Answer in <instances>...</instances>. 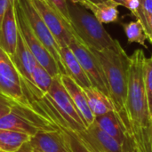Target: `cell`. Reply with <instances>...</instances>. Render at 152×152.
Returning <instances> with one entry per match:
<instances>
[{
    "instance_id": "6",
    "label": "cell",
    "mask_w": 152,
    "mask_h": 152,
    "mask_svg": "<svg viewBox=\"0 0 152 152\" xmlns=\"http://www.w3.org/2000/svg\"><path fill=\"white\" fill-rule=\"evenodd\" d=\"M14 7L19 32L27 44L28 47L33 53L37 61L41 66H43L53 77L60 75L61 71L56 61L47 51L45 45L39 41V39L36 37L35 33L31 29L19 0H14Z\"/></svg>"
},
{
    "instance_id": "26",
    "label": "cell",
    "mask_w": 152,
    "mask_h": 152,
    "mask_svg": "<svg viewBox=\"0 0 152 152\" xmlns=\"http://www.w3.org/2000/svg\"><path fill=\"white\" fill-rule=\"evenodd\" d=\"M14 103L16 102H14L10 98L0 93V118H2L4 116H5L11 111Z\"/></svg>"
},
{
    "instance_id": "8",
    "label": "cell",
    "mask_w": 152,
    "mask_h": 152,
    "mask_svg": "<svg viewBox=\"0 0 152 152\" xmlns=\"http://www.w3.org/2000/svg\"><path fill=\"white\" fill-rule=\"evenodd\" d=\"M69 47L78 60L92 86L110 97L108 83L103 72V69L93 51L75 37L69 44Z\"/></svg>"
},
{
    "instance_id": "27",
    "label": "cell",
    "mask_w": 152,
    "mask_h": 152,
    "mask_svg": "<svg viewBox=\"0 0 152 152\" xmlns=\"http://www.w3.org/2000/svg\"><path fill=\"white\" fill-rule=\"evenodd\" d=\"M74 3H77L82 6H84L85 8H86L87 10L91 11L93 9V7L95 4H103V3H107L110 2L111 0H70Z\"/></svg>"
},
{
    "instance_id": "34",
    "label": "cell",
    "mask_w": 152,
    "mask_h": 152,
    "mask_svg": "<svg viewBox=\"0 0 152 152\" xmlns=\"http://www.w3.org/2000/svg\"><path fill=\"white\" fill-rule=\"evenodd\" d=\"M65 152H72V151H71V149H70V147H69V150H68L67 151H65Z\"/></svg>"
},
{
    "instance_id": "21",
    "label": "cell",
    "mask_w": 152,
    "mask_h": 152,
    "mask_svg": "<svg viewBox=\"0 0 152 152\" xmlns=\"http://www.w3.org/2000/svg\"><path fill=\"white\" fill-rule=\"evenodd\" d=\"M53 77L38 62L36 63L32 72V80L36 88L42 95H45L53 83Z\"/></svg>"
},
{
    "instance_id": "7",
    "label": "cell",
    "mask_w": 152,
    "mask_h": 152,
    "mask_svg": "<svg viewBox=\"0 0 152 152\" xmlns=\"http://www.w3.org/2000/svg\"><path fill=\"white\" fill-rule=\"evenodd\" d=\"M0 93L14 102L32 107L23 89L21 77L15 68L11 56L0 47Z\"/></svg>"
},
{
    "instance_id": "14",
    "label": "cell",
    "mask_w": 152,
    "mask_h": 152,
    "mask_svg": "<svg viewBox=\"0 0 152 152\" xmlns=\"http://www.w3.org/2000/svg\"><path fill=\"white\" fill-rule=\"evenodd\" d=\"M29 143L34 150L40 152H65L69 150V142L59 128L56 131L37 133Z\"/></svg>"
},
{
    "instance_id": "28",
    "label": "cell",
    "mask_w": 152,
    "mask_h": 152,
    "mask_svg": "<svg viewBox=\"0 0 152 152\" xmlns=\"http://www.w3.org/2000/svg\"><path fill=\"white\" fill-rule=\"evenodd\" d=\"M125 7H126L133 14H134L140 7V2L139 0H126Z\"/></svg>"
},
{
    "instance_id": "9",
    "label": "cell",
    "mask_w": 152,
    "mask_h": 152,
    "mask_svg": "<svg viewBox=\"0 0 152 152\" xmlns=\"http://www.w3.org/2000/svg\"><path fill=\"white\" fill-rule=\"evenodd\" d=\"M20 6L25 13V16L28 21V24L35 33L36 37L39 39V41L45 45L47 51L52 54V56L56 61L61 74L66 75L65 69L61 63V56H60V45H58L56 39L53 36L52 32L46 26L45 22L42 19L41 15L37 12V10L33 5L30 0H19Z\"/></svg>"
},
{
    "instance_id": "22",
    "label": "cell",
    "mask_w": 152,
    "mask_h": 152,
    "mask_svg": "<svg viewBox=\"0 0 152 152\" xmlns=\"http://www.w3.org/2000/svg\"><path fill=\"white\" fill-rule=\"evenodd\" d=\"M123 27L129 43H138L143 47L147 48L145 41L148 39V37L140 20H137L135 21H131L129 23L124 24Z\"/></svg>"
},
{
    "instance_id": "16",
    "label": "cell",
    "mask_w": 152,
    "mask_h": 152,
    "mask_svg": "<svg viewBox=\"0 0 152 152\" xmlns=\"http://www.w3.org/2000/svg\"><path fill=\"white\" fill-rule=\"evenodd\" d=\"M61 80L64 87L69 94L76 108L77 109V110H78L81 118H83V121L87 128L90 125H92L94 123L95 117L89 108L87 99H86V94H85L83 88H81L68 75L61 74Z\"/></svg>"
},
{
    "instance_id": "18",
    "label": "cell",
    "mask_w": 152,
    "mask_h": 152,
    "mask_svg": "<svg viewBox=\"0 0 152 152\" xmlns=\"http://www.w3.org/2000/svg\"><path fill=\"white\" fill-rule=\"evenodd\" d=\"M83 90L86 94L89 108L94 117L116 110L111 99L99 89L91 86Z\"/></svg>"
},
{
    "instance_id": "20",
    "label": "cell",
    "mask_w": 152,
    "mask_h": 152,
    "mask_svg": "<svg viewBox=\"0 0 152 152\" xmlns=\"http://www.w3.org/2000/svg\"><path fill=\"white\" fill-rule=\"evenodd\" d=\"M118 4L113 1H110L103 4H95L91 12L97 18V20L102 24H108L114 22L118 20Z\"/></svg>"
},
{
    "instance_id": "10",
    "label": "cell",
    "mask_w": 152,
    "mask_h": 152,
    "mask_svg": "<svg viewBox=\"0 0 152 152\" xmlns=\"http://www.w3.org/2000/svg\"><path fill=\"white\" fill-rule=\"evenodd\" d=\"M32 100L63 133L72 152H94L77 133L69 127L66 121L45 96H43L42 98L33 97Z\"/></svg>"
},
{
    "instance_id": "30",
    "label": "cell",
    "mask_w": 152,
    "mask_h": 152,
    "mask_svg": "<svg viewBox=\"0 0 152 152\" xmlns=\"http://www.w3.org/2000/svg\"><path fill=\"white\" fill-rule=\"evenodd\" d=\"M139 2L142 9L145 12L152 14V0H139Z\"/></svg>"
},
{
    "instance_id": "23",
    "label": "cell",
    "mask_w": 152,
    "mask_h": 152,
    "mask_svg": "<svg viewBox=\"0 0 152 152\" xmlns=\"http://www.w3.org/2000/svg\"><path fill=\"white\" fill-rule=\"evenodd\" d=\"M144 85L150 114L152 118V56L144 61Z\"/></svg>"
},
{
    "instance_id": "19",
    "label": "cell",
    "mask_w": 152,
    "mask_h": 152,
    "mask_svg": "<svg viewBox=\"0 0 152 152\" xmlns=\"http://www.w3.org/2000/svg\"><path fill=\"white\" fill-rule=\"evenodd\" d=\"M31 136L9 129H0V151L16 152L24 143L29 142Z\"/></svg>"
},
{
    "instance_id": "3",
    "label": "cell",
    "mask_w": 152,
    "mask_h": 152,
    "mask_svg": "<svg viewBox=\"0 0 152 152\" xmlns=\"http://www.w3.org/2000/svg\"><path fill=\"white\" fill-rule=\"evenodd\" d=\"M70 25L77 39L91 50L102 51L114 45L115 40L97 18L84 6L67 0Z\"/></svg>"
},
{
    "instance_id": "13",
    "label": "cell",
    "mask_w": 152,
    "mask_h": 152,
    "mask_svg": "<svg viewBox=\"0 0 152 152\" xmlns=\"http://www.w3.org/2000/svg\"><path fill=\"white\" fill-rule=\"evenodd\" d=\"M19 28L15 13L14 0H11L0 27V47L12 56L17 45Z\"/></svg>"
},
{
    "instance_id": "32",
    "label": "cell",
    "mask_w": 152,
    "mask_h": 152,
    "mask_svg": "<svg viewBox=\"0 0 152 152\" xmlns=\"http://www.w3.org/2000/svg\"><path fill=\"white\" fill-rule=\"evenodd\" d=\"M111 1L116 3L118 5H124L125 6V4H126V0H111Z\"/></svg>"
},
{
    "instance_id": "1",
    "label": "cell",
    "mask_w": 152,
    "mask_h": 152,
    "mask_svg": "<svg viewBox=\"0 0 152 152\" xmlns=\"http://www.w3.org/2000/svg\"><path fill=\"white\" fill-rule=\"evenodd\" d=\"M145 59L141 49L135 50L130 56L125 107L126 126L139 152H151L152 118L144 85Z\"/></svg>"
},
{
    "instance_id": "24",
    "label": "cell",
    "mask_w": 152,
    "mask_h": 152,
    "mask_svg": "<svg viewBox=\"0 0 152 152\" xmlns=\"http://www.w3.org/2000/svg\"><path fill=\"white\" fill-rule=\"evenodd\" d=\"M134 15L142 24L146 36L152 45V14H149L145 12L140 5L139 9L136 11V12Z\"/></svg>"
},
{
    "instance_id": "29",
    "label": "cell",
    "mask_w": 152,
    "mask_h": 152,
    "mask_svg": "<svg viewBox=\"0 0 152 152\" xmlns=\"http://www.w3.org/2000/svg\"><path fill=\"white\" fill-rule=\"evenodd\" d=\"M123 149H124V152H139L132 137L123 145Z\"/></svg>"
},
{
    "instance_id": "35",
    "label": "cell",
    "mask_w": 152,
    "mask_h": 152,
    "mask_svg": "<svg viewBox=\"0 0 152 152\" xmlns=\"http://www.w3.org/2000/svg\"><path fill=\"white\" fill-rule=\"evenodd\" d=\"M0 152H3V151H0Z\"/></svg>"
},
{
    "instance_id": "15",
    "label": "cell",
    "mask_w": 152,
    "mask_h": 152,
    "mask_svg": "<svg viewBox=\"0 0 152 152\" xmlns=\"http://www.w3.org/2000/svg\"><path fill=\"white\" fill-rule=\"evenodd\" d=\"M94 123L116 139L122 146L131 138L124 120L116 110L95 117Z\"/></svg>"
},
{
    "instance_id": "17",
    "label": "cell",
    "mask_w": 152,
    "mask_h": 152,
    "mask_svg": "<svg viewBox=\"0 0 152 152\" xmlns=\"http://www.w3.org/2000/svg\"><path fill=\"white\" fill-rule=\"evenodd\" d=\"M60 56L61 63L65 69L66 75L69 76L83 89L93 86L78 60L69 45L60 46Z\"/></svg>"
},
{
    "instance_id": "4",
    "label": "cell",
    "mask_w": 152,
    "mask_h": 152,
    "mask_svg": "<svg viewBox=\"0 0 152 152\" xmlns=\"http://www.w3.org/2000/svg\"><path fill=\"white\" fill-rule=\"evenodd\" d=\"M32 107L14 103L11 111L0 118V129H9L27 134L31 137L40 131L51 132L58 130L57 126L34 102Z\"/></svg>"
},
{
    "instance_id": "33",
    "label": "cell",
    "mask_w": 152,
    "mask_h": 152,
    "mask_svg": "<svg viewBox=\"0 0 152 152\" xmlns=\"http://www.w3.org/2000/svg\"><path fill=\"white\" fill-rule=\"evenodd\" d=\"M38 1H40V2H43V3L46 4L47 5H49L50 7H52V4H51V3H50V1H49V0H38ZM52 8H53V7H52Z\"/></svg>"
},
{
    "instance_id": "5",
    "label": "cell",
    "mask_w": 152,
    "mask_h": 152,
    "mask_svg": "<svg viewBox=\"0 0 152 152\" xmlns=\"http://www.w3.org/2000/svg\"><path fill=\"white\" fill-rule=\"evenodd\" d=\"M61 75L53 77L48 93L45 96L57 110L71 130L77 134L84 132L86 126L69 94L64 87L61 80Z\"/></svg>"
},
{
    "instance_id": "2",
    "label": "cell",
    "mask_w": 152,
    "mask_h": 152,
    "mask_svg": "<svg viewBox=\"0 0 152 152\" xmlns=\"http://www.w3.org/2000/svg\"><path fill=\"white\" fill-rule=\"evenodd\" d=\"M92 51L103 69L110 98L115 106L116 111L120 115L126 125L125 107L127 95L130 56L127 55L118 40H115L113 45L102 51Z\"/></svg>"
},
{
    "instance_id": "25",
    "label": "cell",
    "mask_w": 152,
    "mask_h": 152,
    "mask_svg": "<svg viewBox=\"0 0 152 152\" xmlns=\"http://www.w3.org/2000/svg\"><path fill=\"white\" fill-rule=\"evenodd\" d=\"M49 1H50V3L52 4L53 9L71 28L70 20H69V10H68V3H67V0H49Z\"/></svg>"
},
{
    "instance_id": "31",
    "label": "cell",
    "mask_w": 152,
    "mask_h": 152,
    "mask_svg": "<svg viewBox=\"0 0 152 152\" xmlns=\"http://www.w3.org/2000/svg\"><path fill=\"white\" fill-rule=\"evenodd\" d=\"M10 1L11 0H0V27H1V23H2L4 15L5 13V11L8 7Z\"/></svg>"
},
{
    "instance_id": "12",
    "label": "cell",
    "mask_w": 152,
    "mask_h": 152,
    "mask_svg": "<svg viewBox=\"0 0 152 152\" xmlns=\"http://www.w3.org/2000/svg\"><path fill=\"white\" fill-rule=\"evenodd\" d=\"M94 152H124L123 146L95 123L77 134Z\"/></svg>"
},
{
    "instance_id": "11",
    "label": "cell",
    "mask_w": 152,
    "mask_h": 152,
    "mask_svg": "<svg viewBox=\"0 0 152 152\" xmlns=\"http://www.w3.org/2000/svg\"><path fill=\"white\" fill-rule=\"evenodd\" d=\"M37 10L46 26L56 39L58 45H69L71 39L75 37L72 28L64 21V20L49 5L38 0H30Z\"/></svg>"
}]
</instances>
